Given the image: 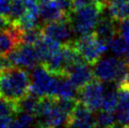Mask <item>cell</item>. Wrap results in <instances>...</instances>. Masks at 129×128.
<instances>
[{
    "label": "cell",
    "mask_w": 129,
    "mask_h": 128,
    "mask_svg": "<svg viewBox=\"0 0 129 128\" xmlns=\"http://www.w3.org/2000/svg\"><path fill=\"white\" fill-rule=\"evenodd\" d=\"M31 77L25 69L7 68L0 72V98L16 104L30 92Z\"/></svg>",
    "instance_id": "obj_1"
},
{
    "label": "cell",
    "mask_w": 129,
    "mask_h": 128,
    "mask_svg": "<svg viewBox=\"0 0 129 128\" xmlns=\"http://www.w3.org/2000/svg\"><path fill=\"white\" fill-rule=\"evenodd\" d=\"M105 9L106 7L103 5L94 3L77 10H74L68 18L74 33L78 36L91 34L102 17V13Z\"/></svg>",
    "instance_id": "obj_2"
},
{
    "label": "cell",
    "mask_w": 129,
    "mask_h": 128,
    "mask_svg": "<svg viewBox=\"0 0 129 128\" xmlns=\"http://www.w3.org/2000/svg\"><path fill=\"white\" fill-rule=\"evenodd\" d=\"M74 44L83 60L92 65L96 63L108 49V43L99 39L94 33L80 36L75 42L74 41Z\"/></svg>",
    "instance_id": "obj_3"
},
{
    "label": "cell",
    "mask_w": 129,
    "mask_h": 128,
    "mask_svg": "<svg viewBox=\"0 0 129 128\" xmlns=\"http://www.w3.org/2000/svg\"><path fill=\"white\" fill-rule=\"evenodd\" d=\"M30 77V93L38 97H55L58 76L53 75L51 72L48 71L43 64H41L33 69Z\"/></svg>",
    "instance_id": "obj_4"
},
{
    "label": "cell",
    "mask_w": 129,
    "mask_h": 128,
    "mask_svg": "<svg viewBox=\"0 0 129 128\" xmlns=\"http://www.w3.org/2000/svg\"><path fill=\"white\" fill-rule=\"evenodd\" d=\"M11 66L23 69H32L40 62L34 45L21 43L7 56Z\"/></svg>",
    "instance_id": "obj_5"
},
{
    "label": "cell",
    "mask_w": 129,
    "mask_h": 128,
    "mask_svg": "<svg viewBox=\"0 0 129 128\" xmlns=\"http://www.w3.org/2000/svg\"><path fill=\"white\" fill-rule=\"evenodd\" d=\"M124 62L125 61L119 59L116 57L100 58L94 64V75L101 82L110 83L112 81H116Z\"/></svg>",
    "instance_id": "obj_6"
},
{
    "label": "cell",
    "mask_w": 129,
    "mask_h": 128,
    "mask_svg": "<svg viewBox=\"0 0 129 128\" xmlns=\"http://www.w3.org/2000/svg\"><path fill=\"white\" fill-rule=\"evenodd\" d=\"M105 91V86L100 80H92L79 89V102L83 103L92 111L99 110L102 108Z\"/></svg>",
    "instance_id": "obj_7"
},
{
    "label": "cell",
    "mask_w": 129,
    "mask_h": 128,
    "mask_svg": "<svg viewBox=\"0 0 129 128\" xmlns=\"http://www.w3.org/2000/svg\"><path fill=\"white\" fill-rule=\"evenodd\" d=\"M42 30L44 36L57 41L61 44H66L74 42V30L69 19L45 23V25L42 27Z\"/></svg>",
    "instance_id": "obj_8"
},
{
    "label": "cell",
    "mask_w": 129,
    "mask_h": 128,
    "mask_svg": "<svg viewBox=\"0 0 129 128\" xmlns=\"http://www.w3.org/2000/svg\"><path fill=\"white\" fill-rule=\"evenodd\" d=\"M71 114L57 107L55 103L48 113L43 116L36 118L38 128H60L63 125L68 124Z\"/></svg>",
    "instance_id": "obj_9"
},
{
    "label": "cell",
    "mask_w": 129,
    "mask_h": 128,
    "mask_svg": "<svg viewBox=\"0 0 129 128\" xmlns=\"http://www.w3.org/2000/svg\"><path fill=\"white\" fill-rule=\"evenodd\" d=\"M93 75L94 73L90 67V64L83 60L75 64L68 71L66 76L73 82V84L77 89H80L88 83L92 81Z\"/></svg>",
    "instance_id": "obj_10"
},
{
    "label": "cell",
    "mask_w": 129,
    "mask_h": 128,
    "mask_svg": "<svg viewBox=\"0 0 129 128\" xmlns=\"http://www.w3.org/2000/svg\"><path fill=\"white\" fill-rule=\"evenodd\" d=\"M40 3V19L44 23L68 19V16L61 11L54 0H43Z\"/></svg>",
    "instance_id": "obj_11"
},
{
    "label": "cell",
    "mask_w": 129,
    "mask_h": 128,
    "mask_svg": "<svg viewBox=\"0 0 129 128\" xmlns=\"http://www.w3.org/2000/svg\"><path fill=\"white\" fill-rule=\"evenodd\" d=\"M34 46L36 48L40 62L44 64L52 55H54L57 51L60 49L62 44L49 37L43 36Z\"/></svg>",
    "instance_id": "obj_12"
},
{
    "label": "cell",
    "mask_w": 129,
    "mask_h": 128,
    "mask_svg": "<svg viewBox=\"0 0 129 128\" xmlns=\"http://www.w3.org/2000/svg\"><path fill=\"white\" fill-rule=\"evenodd\" d=\"M118 33V25L110 17H101L94 29V34L107 43H109Z\"/></svg>",
    "instance_id": "obj_13"
},
{
    "label": "cell",
    "mask_w": 129,
    "mask_h": 128,
    "mask_svg": "<svg viewBox=\"0 0 129 128\" xmlns=\"http://www.w3.org/2000/svg\"><path fill=\"white\" fill-rule=\"evenodd\" d=\"M78 89L67 76H58L57 90L55 97L57 98H67V99H77Z\"/></svg>",
    "instance_id": "obj_14"
},
{
    "label": "cell",
    "mask_w": 129,
    "mask_h": 128,
    "mask_svg": "<svg viewBox=\"0 0 129 128\" xmlns=\"http://www.w3.org/2000/svg\"><path fill=\"white\" fill-rule=\"evenodd\" d=\"M108 16L116 22H120L125 19H129V2L120 1V2H109L107 5Z\"/></svg>",
    "instance_id": "obj_15"
},
{
    "label": "cell",
    "mask_w": 129,
    "mask_h": 128,
    "mask_svg": "<svg viewBox=\"0 0 129 128\" xmlns=\"http://www.w3.org/2000/svg\"><path fill=\"white\" fill-rule=\"evenodd\" d=\"M39 100L40 97L29 92L27 95L25 96L24 98H22L20 101H18L15 104L16 114L20 113V112H26V113L35 115Z\"/></svg>",
    "instance_id": "obj_16"
},
{
    "label": "cell",
    "mask_w": 129,
    "mask_h": 128,
    "mask_svg": "<svg viewBox=\"0 0 129 128\" xmlns=\"http://www.w3.org/2000/svg\"><path fill=\"white\" fill-rule=\"evenodd\" d=\"M119 103L120 101H119L118 89L116 90L112 87H110L108 89H106L102 104V110L114 112L118 107Z\"/></svg>",
    "instance_id": "obj_17"
},
{
    "label": "cell",
    "mask_w": 129,
    "mask_h": 128,
    "mask_svg": "<svg viewBox=\"0 0 129 128\" xmlns=\"http://www.w3.org/2000/svg\"><path fill=\"white\" fill-rule=\"evenodd\" d=\"M108 48L116 57H122L129 51V43L120 35L115 36L108 43Z\"/></svg>",
    "instance_id": "obj_18"
},
{
    "label": "cell",
    "mask_w": 129,
    "mask_h": 128,
    "mask_svg": "<svg viewBox=\"0 0 129 128\" xmlns=\"http://www.w3.org/2000/svg\"><path fill=\"white\" fill-rule=\"evenodd\" d=\"M26 11L25 0H11V6L10 14L8 18L10 19L11 24H15L23 17Z\"/></svg>",
    "instance_id": "obj_19"
},
{
    "label": "cell",
    "mask_w": 129,
    "mask_h": 128,
    "mask_svg": "<svg viewBox=\"0 0 129 128\" xmlns=\"http://www.w3.org/2000/svg\"><path fill=\"white\" fill-rule=\"evenodd\" d=\"M43 36L44 35L43 33V30L40 27L24 30L22 33V43L35 45Z\"/></svg>",
    "instance_id": "obj_20"
},
{
    "label": "cell",
    "mask_w": 129,
    "mask_h": 128,
    "mask_svg": "<svg viewBox=\"0 0 129 128\" xmlns=\"http://www.w3.org/2000/svg\"><path fill=\"white\" fill-rule=\"evenodd\" d=\"M117 118L114 112L102 110L95 118V124L100 128H108L110 125L114 124Z\"/></svg>",
    "instance_id": "obj_21"
},
{
    "label": "cell",
    "mask_w": 129,
    "mask_h": 128,
    "mask_svg": "<svg viewBox=\"0 0 129 128\" xmlns=\"http://www.w3.org/2000/svg\"><path fill=\"white\" fill-rule=\"evenodd\" d=\"M116 118L117 121L123 125L129 124V101L124 103H119L116 109Z\"/></svg>",
    "instance_id": "obj_22"
},
{
    "label": "cell",
    "mask_w": 129,
    "mask_h": 128,
    "mask_svg": "<svg viewBox=\"0 0 129 128\" xmlns=\"http://www.w3.org/2000/svg\"><path fill=\"white\" fill-rule=\"evenodd\" d=\"M17 115V120L26 127H33V125L35 124V115L26 112H20Z\"/></svg>",
    "instance_id": "obj_23"
},
{
    "label": "cell",
    "mask_w": 129,
    "mask_h": 128,
    "mask_svg": "<svg viewBox=\"0 0 129 128\" xmlns=\"http://www.w3.org/2000/svg\"><path fill=\"white\" fill-rule=\"evenodd\" d=\"M16 114L15 104L9 103L0 98V115H13Z\"/></svg>",
    "instance_id": "obj_24"
},
{
    "label": "cell",
    "mask_w": 129,
    "mask_h": 128,
    "mask_svg": "<svg viewBox=\"0 0 129 128\" xmlns=\"http://www.w3.org/2000/svg\"><path fill=\"white\" fill-rule=\"evenodd\" d=\"M118 33L129 43V19L120 21L118 24Z\"/></svg>",
    "instance_id": "obj_25"
},
{
    "label": "cell",
    "mask_w": 129,
    "mask_h": 128,
    "mask_svg": "<svg viewBox=\"0 0 129 128\" xmlns=\"http://www.w3.org/2000/svg\"><path fill=\"white\" fill-rule=\"evenodd\" d=\"M66 126H67V128H92L94 124L90 123V122H86V121L70 119L68 121V124Z\"/></svg>",
    "instance_id": "obj_26"
},
{
    "label": "cell",
    "mask_w": 129,
    "mask_h": 128,
    "mask_svg": "<svg viewBox=\"0 0 129 128\" xmlns=\"http://www.w3.org/2000/svg\"><path fill=\"white\" fill-rule=\"evenodd\" d=\"M11 0H0V14L9 16L11 11Z\"/></svg>",
    "instance_id": "obj_27"
},
{
    "label": "cell",
    "mask_w": 129,
    "mask_h": 128,
    "mask_svg": "<svg viewBox=\"0 0 129 128\" xmlns=\"http://www.w3.org/2000/svg\"><path fill=\"white\" fill-rule=\"evenodd\" d=\"M94 3H98L96 0H74L73 1V11L74 10H77L80 8L86 7L89 5Z\"/></svg>",
    "instance_id": "obj_28"
},
{
    "label": "cell",
    "mask_w": 129,
    "mask_h": 128,
    "mask_svg": "<svg viewBox=\"0 0 129 128\" xmlns=\"http://www.w3.org/2000/svg\"><path fill=\"white\" fill-rule=\"evenodd\" d=\"M12 122V115H0V128H8Z\"/></svg>",
    "instance_id": "obj_29"
},
{
    "label": "cell",
    "mask_w": 129,
    "mask_h": 128,
    "mask_svg": "<svg viewBox=\"0 0 129 128\" xmlns=\"http://www.w3.org/2000/svg\"><path fill=\"white\" fill-rule=\"evenodd\" d=\"M11 25V22L7 16L0 14V31H3L8 29Z\"/></svg>",
    "instance_id": "obj_30"
},
{
    "label": "cell",
    "mask_w": 129,
    "mask_h": 128,
    "mask_svg": "<svg viewBox=\"0 0 129 128\" xmlns=\"http://www.w3.org/2000/svg\"><path fill=\"white\" fill-rule=\"evenodd\" d=\"M9 67H11V64L8 59V57L0 54V72H2Z\"/></svg>",
    "instance_id": "obj_31"
},
{
    "label": "cell",
    "mask_w": 129,
    "mask_h": 128,
    "mask_svg": "<svg viewBox=\"0 0 129 128\" xmlns=\"http://www.w3.org/2000/svg\"><path fill=\"white\" fill-rule=\"evenodd\" d=\"M8 128H33V127H26V126H25L24 124H22L18 120H16V121H12L11 123V125Z\"/></svg>",
    "instance_id": "obj_32"
},
{
    "label": "cell",
    "mask_w": 129,
    "mask_h": 128,
    "mask_svg": "<svg viewBox=\"0 0 129 128\" xmlns=\"http://www.w3.org/2000/svg\"><path fill=\"white\" fill-rule=\"evenodd\" d=\"M108 128H126V126H124L123 124H122V123H120V124H117V123H114V124L110 125L109 127Z\"/></svg>",
    "instance_id": "obj_33"
},
{
    "label": "cell",
    "mask_w": 129,
    "mask_h": 128,
    "mask_svg": "<svg viewBox=\"0 0 129 128\" xmlns=\"http://www.w3.org/2000/svg\"><path fill=\"white\" fill-rule=\"evenodd\" d=\"M120 1H127V0H108V4L109 2H120Z\"/></svg>",
    "instance_id": "obj_34"
},
{
    "label": "cell",
    "mask_w": 129,
    "mask_h": 128,
    "mask_svg": "<svg viewBox=\"0 0 129 128\" xmlns=\"http://www.w3.org/2000/svg\"><path fill=\"white\" fill-rule=\"evenodd\" d=\"M125 58H126V62L129 64V51L127 52V54L125 55Z\"/></svg>",
    "instance_id": "obj_35"
},
{
    "label": "cell",
    "mask_w": 129,
    "mask_h": 128,
    "mask_svg": "<svg viewBox=\"0 0 129 128\" xmlns=\"http://www.w3.org/2000/svg\"><path fill=\"white\" fill-rule=\"evenodd\" d=\"M36 1H38V2H41V1H43V0H36Z\"/></svg>",
    "instance_id": "obj_36"
},
{
    "label": "cell",
    "mask_w": 129,
    "mask_h": 128,
    "mask_svg": "<svg viewBox=\"0 0 129 128\" xmlns=\"http://www.w3.org/2000/svg\"><path fill=\"white\" fill-rule=\"evenodd\" d=\"M126 128H129V124H128V125H126Z\"/></svg>",
    "instance_id": "obj_37"
},
{
    "label": "cell",
    "mask_w": 129,
    "mask_h": 128,
    "mask_svg": "<svg viewBox=\"0 0 129 128\" xmlns=\"http://www.w3.org/2000/svg\"><path fill=\"white\" fill-rule=\"evenodd\" d=\"M96 128H100V127H96Z\"/></svg>",
    "instance_id": "obj_38"
},
{
    "label": "cell",
    "mask_w": 129,
    "mask_h": 128,
    "mask_svg": "<svg viewBox=\"0 0 129 128\" xmlns=\"http://www.w3.org/2000/svg\"><path fill=\"white\" fill-rule=\"evenodd\" d=\"M127 1H128V2H129V0H127Z\"/></svg>",
    "instance_id": "obj_39"
}]
</instances>
